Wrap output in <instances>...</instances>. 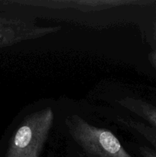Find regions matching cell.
I'll return each instance as SVG.
<instances>
[{"mask_svg": "<svg viewBox=\"0 0 156 157\" xmlns=\"http://www.w3.org/2000/svg\"><path fill=\"white\" fill-rule=\"evenodd\" d=\"M54 120L49 107L26 116L11 137L5 157H41Z\"/></svg>", "mask_w": 156, "mask_h": 157, "instance_id": "1", "label": "cell"}, {"mask_svg": "<svg viewBox=\"0 0 156 157\" xmlns=\"http://www.w3.org/2000/svg\"><path fill=\"white\" fill-rule=\"evenodd\" d=\"M65 124L73 140L90 156L133 157L110 130L94 127L75 114L68 117Z\"/></svg>", "mask_w": 156, "mask_h": 157, "instance_id": "2", "label": "cell"}, {"mask_svg": "<svg viewBox=\"0 0 156 157\" xmlns=\"http://www.w3.org/2000/svg\"><path fill=\"white\" fill-rule=\"evenodd\" d=\"M61 29L60 26H39L27 18L0 15V48L41 38L59 32Z\"/></svg>", "mask_w": 156, "mask_h": 157, "instance_id": "3", "label": "cell"}, {"mask_svg": "<svg viewBox=\"0 0 156 157\" xmlns=\"http://www.w3.org/2000/svg\"><path fill=\"white\" fill-rule=\"evenodd\" d=\"M120 106L151 124L156 129V107L135 98H125L117 101Z\"/></svg>", "mask_w": 156, "mask_h": 157, "instance_id": "4", "label": "cell"}, {"mask_svg": "<svg viewBox=\"0 0 156 157\" xmlns=\"http://www.w3.org/2000/svg\"><path fill=\"white\" fill-rule=\"evenodd\" d=\"M119 121L123 125L128 127V128L134 129L138 133L145 137V139L149 141L151 145L154 147L156 151V129L151 128L142 123L136 121L135 120L129 119V118H127V119L121 118Z\"/></svg>", "mask_w": 156, "mask_h": 157, "instance_id": "5", "label": "cell"}, {"mask_svg": "<svg viewBox=\"0 0 156 157\" xmlns=\"http://www.w3.org/2000/svg\"><path fill=\"white\" fill-rule=\"evenodd\" d=\"M140 154L143 157H156V151L154 150L148 148L147 147H139Z\"/></svg>", "mask_w": 156, "mask_h": 157, "instance_id": "6", "label": "cell"}, {"mask_svg": "<svg viewBox=\"0 0 156 157\" xmlns=\"http://www.w3.org/2000/svg\"><path fill=\"white\" fill-rule=\"evenodd\" d=\"M151 61H152L153 65H154V67L156 68V51L153 53L152 56H151Z\"/></svg>", "mask_w": 156, "mask_h": 157, "instance_id": "7", "label": "cell"}]
</instances>
